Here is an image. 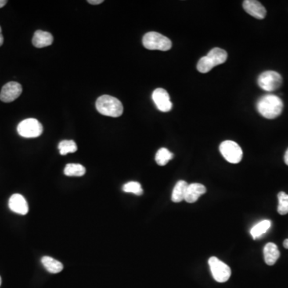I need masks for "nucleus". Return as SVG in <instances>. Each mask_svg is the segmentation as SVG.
Segmentation results:
<instances>
[{
    "instance_id": "nucleus-1",
    "label": "nucleus",
    "mask_w": 288,
    "mask_h": 288,
    "mask_svg": "<svg viewBox=\"0 0 288 288\" xmlns=\"http://www.w3.org/2000/svg\"><path fill=\"white\" fill-rule=\"evenodd\" d=\"M257 110L262 116L268 120H273L280 116L283 109L282 99L275 95H266L257 102Z\"/></svg>"
},
{
    "instance_id": "nucleus-2",
    "label": "nucleus",
    "mask_w": 288,
    "mask_h": 288,
    "mask_svg": "<svg viewBox=\"0 0 288 288\" xmlns=\"http://www.w3.org/2000/svg\"><path fill=\"white\" fill-rule=\"evenodd\" d=\"M95 106L102 116L120 117L123 115V106L119 99L111 95H102L97 99Z\"/></svg>"
},
{
    "instance_id": "nucleus-3",
    "label": "nucleus",
    "mask_w": 288,
    "mask_h": 288,
    "mask_svg": "<svg viewBox=\"0 0 288 288\" xmlns=\"http://www.w3.org/2000/svg\"><path fill=\"white\" fill-rule=\"evenodd\" d=\"M228 59V53L221 48H214L209 51L207 56L199 59L197 64V70L201 73H207L213 67L225 63Z\"/></svg>"
},
{
    "instance_id": "nucleus-4",
    "label": "nucleus",
    "mask_w": 288,
    "mask_h": 288,
    "mask_svg": "<svg viewBox=\"0 0 288 288\" xmlns=\"http://www.w3.org/2000/svg\"><path fill=\"white\" fill-rule=\"evenodd\" d=\"M142 44L144 48L148 50H159V51H169L171 49V40L166 36L159 34L158 32L147 33L142 38Z\"/></svg>"
},
{
    "instance_id": "nucleus-5",
    "label": "nucleus",
    "mask_w": 288,
    "mask_h": 288,
    "mask_svg": "<svg viewBox=\"0 0 288 288\" xmlns=\"http://www.w3.org/2000/svg\"><path fill=\"white\" fill-rule=\"evenodd\" d=\"M17 131L19 135L23 138H37L42 135L44 127L35 119H27L19 123Z\"/></svg>"
},
{
    "instance_id": "nucleus-6",
    "label": "nucleus",
    "mask_w": 288,
    "mask_h": 288,
    "mask_svg": "<svg viewBox=\"0 0 288 288\" xmlns=\"http://www.w3.org/2000/svg\"><path fill=\"white\" fill-rule=\"evenodd\" d=\"M282 84V76L276 71L267 70L263 72L258 78V84L262 89L267 92L275 91Z\"/></svg>"
},
{
    "instance_id": "nucleus-7",
    "label": "nucleus",
    "mask_w": 288,
    "mask_h": 288,
    "mask_svg": "<svg viewBox=\"0 0 288 288\" xmlns=\"http://www.w3.org/2000/svg\"><path fill=\"white\" fill-rule=\"evenodd\" d=\"M220 151L227 161L239 163L243 158V151L239 144L231 140H226L220 144Z\"/></svg>"
},
{
    "instance_id": "nucleus-8",
    "label": "nucleus",
    "mask_w": 288,
    "mask_h": 288,
    "mask_svg": "<svg viewBox=\"0 0 288 288\" xmlns=\"http://www.w3.org/2000/svg\"><path fill=\"white\" fill-rule=\"evenodd\" d=\"M209 267L214 280L218 282H225L230 279L231 270L228 265L220 261L216 257H210L208 260Z\"/></svg>"
},
{
    "instance_id": "nucleus-9",
    "label": "nucleus",
    "mask_w": 288,
    "mask_h": 288,
    "mask_svg": "<svg viewBox=\"0 0 288 288\" xmlns=\"http://www.w3.org/2000/svg\"><path fill=\"white\" fill-rule=\"evenodd\" d=\"M23 91L21 84L17 82H9L3 87L0 99L4 102H11L18 99Z\"/></svg>"
},
{
    "instance_id": "nucleus-10",
    "label": "nucleus",
    "mask_w": 288,
    "mask_h": 288,
    "mask_svg": "<svg viewBox=\"0 0 288 288\" xmlns=\"http://www.w3.org/2000/svg\"><path fill=\"white\" fill-rule=\"evenodd\" d=\"M152 99L159 111L163 112H168L172 108V102L166 90L163 88H157L152 93Z\"/></svg>"
},
{
    "instance_id": "nucleus-11",
    "label": "nucleus",
    "mask_w": 288,
    "mask_h": 288,
    "mask_svg": "<svg viewBox=\"0 0 288 288\" xmlns=\"http://www.w3.org/2000/svg\"><path fill=\"white\" fill-rule=\"evenodd\" d=\"M8 206L11 210L17 214L25 215L28 213L29 207L27 202L23 195L14 194L10 198Z\"/></svg>"
},
{
    "instance_id": "nucleus-12",
    "label": "nucleus",
    "mask_w": 288,
    "mask_h": 288,
    "mask_svg": "<svg viewBox=\"0 0 288 288\" xmlns=\"http://www.w3.org/2000/svg\"><path fill=\"white\" fill-rule=\"evenodd\" d=\"M243 8L246 13L258 19L265 18L267 11L259 1L256 0H246L243 4Z\"/></svg>"
},
{
    "instance_id": "nucleus-13",
    "label": "nucleus",
    "mask_w": 288,
    "mask_h": 288,
    "mask_svg": "<svg viewBox=\"0 0 288 288\" xmlns=\"http://www.w3.org/2000/svg\"><path fill=\"white\" fill-rule=\"evenodd\" d=\"M206 192H207V189L203 184H197V183L188 184L184 200L188 203H195L200 198V196Z\"/></svg>"
},
{
    "instance_id": "nucleus-14",
    "label": "nucleus",
    "mask_w": 288,
    "mask_h": 288,
    "mask_svg": "<svg viewBox=\"0 0 288 288\" xmlns=\"http://www.w3.org/2000/svg\"><path fill=\"white\" fill-rule=\"evenodd\" d=\"M53 43V36L51 33L38 30L34 32L33 36V45L37 48H43L51 46Z\"/></svg>"
},
{
    "instance_id": "nucleus-15",
    "label": "nucleus",
    "mask_w": 288,
    "mask_h": 288,
    "mask_svg": "<svg viewBox=\"0 0 288 288\" xmlns=\"http://www.w3.org/2000/svg\"><path fill=\"white\" fill-rule=\"evenodd\" d=\"M264 256L267 265H274L280 256V252L277 245L273 243H267L264 248Z\"/></svg>"
},
{
    "instance_id": "nucleus-16",
    "label": "nucleus",
    "mask_w": 288,
    "mask_h": 288,
    "mask_svg": "<svg viewBox=\"0 0 288 288\" xmlns=\"http://www.w3.org/2000/svg\"><path fill=\"white\" fill-rule=\"evenodd\" d=\"M43 265L45 267V269L51 274L59 273L60 271H63V265L61 264L60 262L55 260L50 256H44L42 260Z\"/></svg>"
},
{
    "instance_id": "nucleus-17",
    "label": "nucleus",
    "mask_w": 288,
    "mask_h": 288,
    "mask_svg": "<svg viewBox=\"0 0 288 288\" xmlns=\"http://www.w3.org/2000/svg\"><path fill=\"white\" fill-rule=\"evenodd\" d=\"M188 184L186 181L180 180L175 184L174 189H173L172 195H171V200L174 203H180L184 200L185 195H186L187 188Z\"/></svg>"
},
{
    "instance_id": "nucleus-18",
    "label": "nucleus",
    "mask_w": 288,
    "mask_h": 288,
    "mask_svg": "<svg viewBox=\"0 0 288 288\" xmlns=\"http://www.w3.org/2000/svg\"><path fill=\"white\" fill-rule=\"evenodd\" d=\"M271 222L270 220H263L261 222L255 225L250 230V235L253 239H258L262 235L265 234L269 228H271Z\"/></svg>"
},
{
    "instance_id": "nucleus-19",
    "label": "nucleus",
    "mask_w": 288,
    "mask_h": 288,
    "mask_svg": "<svg viewBox=\"0 0 288 288\" xmlns=\"http://www.w3.org/2000/svg\"><path fill=\"white\" fill-rule=\"evenodd\" d=\"M86 168L79 163H68L64 168V174L66 176L80 177L84 175Z\"/></svg>"
},
{
    "instance_id": "nucleus-20",
    "label": "nucleus",
    "mask_w": 288,
    "mask_h": 288,
    "mask_svg": "<svg viewBox=\"0 0 288 288\" xmlns=\"http://www.w3.org/2000/svg\"><path fill=\"white\" fill-rule=\"evenodd\" d=\"M174 155L167 148H160L156 155V161L158 165L165 166L170 160L173 159Z\"/></svg>"
},
{
    "instance_id": "nucleus-21",
    "label": "nucleus",
    "mask_w": 288,
    "mask_h": 288,
    "mask_svg": "<svg viewBox=\"0 0 288 288\" xmlns=\"http://www.w3.org/2000/svg\"><path fill=\"white\" fill-rule=\"evenodd\" d=\"M58 148L62 156H66L68 153H74L78 149L76 142L73 140H63L59 142Z\"/></svg>"
},
{
    "instance_id": "nucleus-22",
    "label": "nucleus",
    "mask_w": 288,
    "mask_h": 288,
    "mask_svg": "<svg viewBox=\"0 0 288 288\" xmlns=\"http://www.w3.org/2000/svg\"><path fill=\"white\" fill-rule=\"evenodd\" d=\"M123 191L124 192H127V193L135 194L138 196L142 195L143 193L141 184L138 182H134V181L124 184L123 187Z\"/></svg>"
},
{
    "instance_id": "nucleus-23",
    "label": "nucleus",
    "mask_w": 288,
    "mask_h": 288,
    "mask_svg": "<svg viewBox=\"0 0 288 288\" xmlns=\"http://www.w3.org/2000/svg\"><path fill=\"white\" fill-rule=\"evenodd\" d=\"M279 199V206H278V212L279 214L284 215L288 214V195L285 192H281L278 194Z\"/></svg>"
},
{
    "instance_id": "nucleus-24",
    "label": "nucleus",
    "mask_w": 288,
    "mask_h": 288,
    "mask_svg": "<svg viewBox=\"0 0 288 288\" xmlns=\"http://www.w3.org/2000/svg\"><path fill=\"white\" fill-rule=\"evenodd\" d=\"M87 2L89 3L90 4H92V5H97V4H102L103 1L102 0H88Z\"/></svg>"
},
{
    "instance_id": "nucleus-25",
    "label": "nucleus",
    "mask_w": 288,
    "mask_h": 288,
    "mask_svg": "<svg viewBox=\"0 0 288 288\" xmlns=\"http://www.w3.org/2000/svg\"><path fill=\"white\" fill-rule=\"evenodd\" d=\"M3 44H4V36L2 34V29L0 27V47L3 45Z\"/></svg>"
},
{
    "instance_id": "nucleus-26",
    "label": "nucleus",
    "mask_w": 288,
    "mask_h": 288,
    "mask_svg": "<svg viewBox=\"0 0 288 288\" xmlns=\"http://www.w3.org/2000/svg\"><path fill=\"white\" fill-rule=\"evenodd\" d=\"M7 3H8V1H6V0H0V8H4L6 5Z\"/></svg>"
},
{
    "instance_id": "nucleus-27",
    "label": "nucleus",
    "mask_w": 288,
    "mask_h": 288,
    "mask_svg": "<svg viewBox=\"0 0 288 288\" xmlns=\"http://www.w3.org/2000/svg\"><path fill=\"white\" fill-rule=\"evenodd\" d=\"M284 161H285V163H286V165L288 166V149H287V150H286V153H285Z\"/></svg>"
},
{
    "instance_id": "nucleus-28",
    "label": "nucleus",
    "mask_w": 288,
    "mask_h": 288,
    "mask_svg": "<svg viewBox=\"0 0 288 288\" xmlns=\"http://www.w3.org/2000/svg\"><path fill=\"white\" fill-rule=\"evenodd\" d=\"M283 246L285 248L288 249V239H285L284 242H283Z\"/></svg>"
},
{
    "instance_id": "nucleus-29",
    "label": "nucleus",
    "mask_w": 288,
    "mask_h": 288,
    "mask_svg": "<svg viewBox=\"0 0 288 288\" xmlns=\"http://www.w3.org/2000/svg\"><path fill=\"white\" fill-rule=\"evenodd\" d=\"M1 283H2V279H1V276H0V286H1Z\"/></svg>"
}]
</instances>
